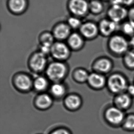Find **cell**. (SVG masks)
Segmentation results:
<instances>
[{"instance_id":"cell-1","label":"cell","mask_w":134,"mask_h":134,"mask_svg":"<svg viewBox=\"0 0 134 134\" xmlns=\"http://www.w3.org/2000/svg\"><path fill=\"white\" fill-rule=\"evenodd\" d=\"M66 67L64 64L60 62H54L48 66L46 74L49 79L53 81H59L65 76Z\"/></svg>"},{"instance_id":"cell-2","label":"cell","mask_w":134,"mask_h":134,"mask_svg":"<svg viewBox=\"0 0 134 134\" xmlns=\"http://www.w3.org/2000/svg\"><path fill=\"white\" fill-rule=\"evenodd\" d=\"M125 78L118 74L113 75L108 81V86L109 90L114 93H122L126 90L128 86Z\"/></svg>"},{"instance_id":"cell-3","label":"cell","mask_w":134,"mask_h":134,"mask_svg":"<svg viewBox=\"0 0 134 134\" xmlns=\"http://www.w3.org/2000/svg\"><path fill=\"white\" fill-rule=\"evenodd\" d=\"M109 45L111 50L114 52L120 54L127 51L129 43L123 37L116 35L111 38Z\"/></svg>"},{"instance_id":"cell-4","label":"cell","mask_w":134,"mask_h":134,"mask_svg":"<svg viewBox=\"0 0 134 134\" xmlns=\"http://www.w3.org/2000/svg\"><path fill=\"white\" fill-rule=\"evenodd\" d=\"M51 53L54 58L57 60H63L69 57L70 51L65 44L62 42H56L52 46Z\"/></svg>"},{"instance_id":"cell-5","label":"cell","mask_w":134,"mask_h":134,"mask_svg":"<svg viewBox=\"0 0 134 134\" xmlns=\"http://www.w3.org/2000/svg\"><path fill=\"white\" fill-rule=\"evenodd\" d=\"M47 63L45 55L41 52L36 53L33 55L30 61V65L34 71L39 72L44 68Z\"/></svg>"},{"instance_id":"cell-6","label":"cell","mask_w":134,"mask_h":134,"mask_svg":"<svg viewBox=\"0 0 134 134\" xmlns=\"http://www.w3.org/2000/svg\"><path fill=\"white\" fill-rule=\"evenodd\" d=\"M111 20L118 23L126 18L128 13L127 10L120 5H113L108 12Z\"/></svg>"},{"instance_id":"cell-7","label":"cell","mask_w":134,"mask_h":134,"mask_svg":"<svg viewBox=\"0 0 134 134\" xmlns=\"http://www.w3.org/2000/svg\"><path fill=\"white\" fill-rule=\"evenodd\" d=\"M124 114L119 108L112 107L105 113V117L108 121L113 124H118L123 120Z\"/></svg>"},{"instance_id":"cell-8","label":"cell","mask_w":134,"mask_h":134,"mask_svg":"<svg viewBox=\"0 0 134 134\" xmlns=\"http://www.w3.org/2000/svg\"><path fill=\"white\" fill-rule=\"evenodd\" d=\"M69 7L73 13L81 16L85 14L87 12L88 5L85 0H71Z\"/></svg>"},{"instance_id":"cell-9","label":"cell","mask_w":134,"mask_h":134,"mask_svg":"<svg viewBox=\"0 0 134 134\" xmlns=\"http://www.w3.org/2000/svg\"><path fill=\"white\" fill-rule=\"evenodd\" d=\"M118 23L112 20H103L100 24V31L103 35L109 36L112 34L118 29Z\"/></svg>"},{"instance_id":"cell-10","label":"cell","mask_w":134,"mask_h":134,"mask_svg":"<svg viewBox=\"0 0 134 134\" xmlns=\"http://www.w3.org/2000/svg\"><path fill=\"white\" fill-rule=\"evenodd\" d=\"M98 29L97 26L92 23H86L80 27L82 35L87 38H92L96 36Z\"/></svg>"},{"instance_id":"cell-11","label":"cell","mask_w":134,"mask_h":134,"mask_svg":"<svg viewBox=\"0 0 134 134\" xmlns=\"http://www.w3.org/2000/svg\"><path fill=\"white\" fill-rule=\"evenodd\" d=\"M53 103V100L51 96L47 94H42L38 96L35 100L36 107L40 110L49 109Z\"/></svg>"},{"instance_id":"cell-12","label":"cell","mask_w":134,"mask_h":134,"mask_svg":"<svg viewBox=\"0 0 134 134\" xmlns=\"http://www.w3.org/2000/svg\"><path fill=\"white\" fill-rule=\"evenodd\" d=\"M87 82L92 87L99 89L105 85L106 80L102 75L97 73H93L89 75Z\"/></svg>"},{"instance_id":"cell-13","label":"cell","mask_w":134,"mask_h":134,"mask_svg":"<svg viewBox=\"0 0 134 134\" xmlns=\"http://www.w3.org/2000/svg\"><path fill=\"white\" fill-rule=\"evenodd\" d=\"M70 27L65 24H60L57 26L54 30L53 35L59 40H64L70 35Z\"/></svg>"},{"instance_id":"cell-14","label":"cell","mask_w":134,"mask_h":134,"mask_svg":"<svg viewBox=\"0 0 134 134\" xmlns=\"http://www.w3.org/2000/svg\"><path fill=\"white\" fill-rule=\"evenodd\" d=\"M65 105L66 108L70 111L77 110L82 104V101L79 96L71 95L67 96L65 100Z\"/></svg>"},{"instance_id":"cell-15","label":"cell","mask_w":134,"mask_h":134,"mask_svg":"<svg viewBox=\"0 0 134 134\" xmlns=\"http://www.w3.org/2000/svg\"><path fill=\"white\" fill-rule=\"evenodd\" d=\"M15 82L18 89L24 91L29 90L32 84L30 78L24 74L19 75L16 76Z\"/></svg>"},{"instance_id":"cell-16","label":"cell","mask_w":134,"mask_h":134,"mask_svg":"<svg viewBox=\"0 0 134 134\" xmlns=\"http://www.w3.org/2000/svg\"><path fill=\"white\" fill-rule=\"evenodd\" d=\"M131 102L130 96L125 93H120L115 98V103L119 109H126L130 106Z\"/></svg>"},{"instance_id":"cell-17","label":"cell","mask_w":134,"mask_h":134,"mask_svg":"<svg viewBox=\"0 0 134 134\" xmlns=\"http://www.w3.org/2000/svg\"><path fill=\"white\" fill-rule=\"evenodd\" d=\"M94 67L96 71H98L106 73L110 70L112 67V64L109 60L103 58L98 60L95 64Z\"/></svg>"},{"instance_id":"cell-18","label":"cell","mask_w":134,"mask_h":134,"mask_svg":"<svg viewBox=\"0 0 134 134\" xmlns=\"http://www.w3.org/2000/svg\"><path fill=\"white\" fill-rule=\"evenodd\" d=\"M68 43L69 46L72 49H77L81 47L83 40L80 35L77 33H73L68 37Z\"/></svg>"},{"instance_id":"cell-19","label":"cell","mask_w":134,"mask_h":134,"mask_svg":"<svg viewBox=\"0 0 134 134\" xmlns=\"http://www.w3.org/2000/svg\"><path fill=\"white\" fill-rule=\"evenodd\" d=\"M9 5L13 12H20L25 7V0H10Z\"/></svg>"},{"instance_id":"cell-20","label":"cell","mask_w":134,"mask_h":134,"mask_svg":"<svg viewBox=\"0 0 134 134\" xmlns=\"http://www.w3.org/2000/svg\"><path fill=\"white\" fill-rule=\"evenodd\" d=\"M51 90L52 94L56 97H61L65 92V87L59 83L54 84L51 87Z\"/></svg>"},{"instance_id":"cell-21","label":"cell","mask_w":134,"mask_h":134,"mask_svg":"<svg viewBox=\"0 0 134 134\" xmlns=\"http://www.w3.org/2000/svg\"><path fill=\"white\" fill-rule=\"evenodd\" d=\"M48 84L47 79L42 76L37 77L34 83L35 88L38 91L44 90L47 88Z\"/></svg>"},{"instance_id":"cell-22","label":"cell","mask_w":134,"mask_h":134,"mask_svg":"<svg viewBox=\"0 0 134 134\" xmlns=\"http://www.w3.org/2000/svg\"><path fill=\"white\" fill-rule=\"evenodd\" d=\"M89 75L87 71L83 69H79L75 71L74 77L77 81L83 82L87 81Z\"/></svg>"},{"instance_id":"cell-23","label":"cell","mask_w":134,"mask_h":134,"mask_svg":"<svg viewBox=\"0 0 134 134\" xmlns=\"http://www.w3.org/2000/svg\"><path fill=\"white\" fill-rule=\"evenodd\" d=\"M126 65L130 68H134V50L128 51L125 56Z\"/></svg>"},{"instance_id":"cell-24","label":"cell","mask_w":134,"mask_h":134,"mask_svg":"<svg viewBox=\"0 0 134 134\" xmlns=\"http://www.w3.org/2000/svg\"><path fill=\"white\" fill-rule=\"evenodd\" d=\"M54 38V35H51L50 33H44L42 35L40 40L41 41L42 44L52 46L54 44L53 41Z\"/></svg>"},{"instance_id":"cell-25","label":"cell","mask_w":134,"mask_h":134,"mask_svg":"<svg viewBox=\"0 0 134 134\" xmlns=\"http://www.w3.org/2000/svg\"><path fill=\"white\" fill-rule=\"evenodd\" d=\"M89 7L92 12L94 13H98L103 10V5L101 2L97 1L92 2L90 4Z\"/></svg>"},{"instance_id":"cell-26","label":"cell","mask_w":134,"mask_h":134,"mask_svg":"<svg viewBox=\"0 0 134 134\" xmlns=\"http://www.w3.org/2000/svg\"><path fill=\"white\" fill-rule=\"evenodd\" d=\"M49 134H72L71 131L65 127L60 126L53 129Z\"/></svg>"},{"instance_id":"cell-27","label":"cell","mask_w":134,"mask_h":134,"mask_svg":"<svg viewBox=\"0 0 134 134\" xmlns=\"http://www.w3.org/2000/svg\"><path fill=\"white\" fill-rule=\"evenodd\" d=\"M123 30L124 33L126 35H133L134 34V26L130 22H129L123 26Z\"/></svg>"},{"instance_id":"cell-28","label":"cell","mask_w":134,"mask_h":134,"mask_svg":"<svg viewBox=\"0 0 134 134\" xmlns=\"http://www.w3.org/2000/svg\"><path fill=\"white\" fill-rule=\"evenodd\" d=\"M68 24L70 27L74 29H76L81 27V21L80 20L76 18H70L68 19Z\"/></svg>"},{"instance_id":"cell-29","label":"cell","mask_w":134,"mask_h":134,"mask_svg":"<svg viewBox=\"0 0 134 134\" xmlns=\"http://www.w3.org/2000/svg\"><path fill=\"white\" fill-rule=\"evenodd\" d=\"M124 125L127 129L134 130V115H131L128 117L125 122Z\"/></svg>"},{"instance_id":"cell-30","label":"cell","mask_w":134,"mask_h":134,"mask_svg":"<svg viewBox=\"0 0 134 134\" xmlns=\"http://www.w3.org/2000/svg\"><path fill=\"white\" fill-rule=\"evenodd\" d=\"M134 0H113V5H130L132 3Z\"/></svg>"},{"instance_id":"cell-31","label":"cell","mask_w":134,"mask_h":134,"mask_svg":"<svg viewBox=\"0 0 134 134\" xmlns=\"http://www.w3.org/2000/svg\"><path fill=\"white\" fill-rule=\"evenodd\" d=\"M52 46L42 44L40 46V52L42 53L44 55L49 54V53L51 52Z\"/></svg>"},{"instance_id":"cell-32","label":"cell","mask_w":134,"mask_h":134,"mask_svg":"<svg viewBox=\"0 0 134 134\" xmlns=\"http://www.w3.org/2000/svg\"><path fill=\"white\" fill-rule=\"evenodd\" d=\"M128 16L129 18V22L132 24L134 26V8L131 9L128 13Z\"/></svg>"},{"instance_id":"cell-33","label":"cell","mask_w":134,"mask_h":134,"mask_svg":"<svg viewBox=\"0 0 134 134\" xmlns=\"http://www.w3.org/2000/svg\"><path fill=\"white\" fill-rule=\"evenodd\" d=\"M127 91L129 92V94L131 96H134V85H131L128 86L127 88Z\"/></svg>"},{"instance_id":"cell-34","label":"cell","mask_w":134,"mask_h":134,"mask_svg":"<svg viewBox=\"0 0 134 134\" xmlns=\"http://www.w3.org/2000/svg\"><path fill=\"white\" fill-rule=\"evenodd\" d=\"M130 44L131 45H132L133 47H134V36L132 37L130 41Z\"/></svg>"}]
</instances>
